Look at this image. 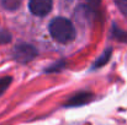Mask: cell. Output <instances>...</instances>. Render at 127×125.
I'll list each match as a JSON object with an SVG mask.
<instances>
[{
  "instance_id": "6da1fadb",
  "label": "cell",
  "mask_w": 127,
  "mask_h": 125,
  "mask_svg": "<svg viewBox=\"0 0 127 125\" xmlns=\"http://www.w3.org/2000/svg\"><path fill=\"white\" fill-rule=\"evenodd\" d=\"M49 33L59 43H68L75 38V28L65 17H54L49 23Z\"/></svg>"
},
{
  "instance_id": "7a4b0ae2",
  "label": "cell",
  "mask_w": 127,
  "mask_h": 125,
  "mask_svg": "<svg viewBox=\"0 0 127 125\" xmlns=\"http://www.w3.org/2000/svg\"><path fill=\"white\" fill-rule=\"evenodd\" d=\"M36 55H37V50L31 44L22 43V44H19L15 47V58L20 63H27V61L32 60Z\"/></svg>"
},
{
  "instance_id": "3957f363",
  "label": "cell",
  "mask_w": 127,
  "mask_h": 125,
  "mask_svg": "<svg viewBox=\"0 0 127 125\" xmlns=\"http://www.w3.org/2000/svg\"><path fill=\"white\" fill-rule=\"evenodd\" d=\"M52 1L49 0H32L29 2L30 11L36 16H46L52 10Z\"/></svg>"
},
{
  "instance_id": "277c9868",
  "label": "cell",
  "mask_w": 127,
  "mask_h": 125,
  "mask_svg": "<svg viewBox=\"0 0 127 125\" xmlns=\"http://www.w3.org/2000/svg\"><path fill=\"white\" fill-rule=\"evenodd\" d=\"M91 93L88 92H80L73 97H70V99L68 101L67 106H80V104H85L86 102H89L91 99Z\"/></svg>"
},
{
  "instance_id": "5b68a950",
  "label": "cell",
  "mask_w": 127,
  "mask_h": 125,
  "mask_svg": "<svg viewBox=\"0 0 127 125\" xmlns=\"http://www.w3.org/2000/svg\"><path fill=\"white\" fill-rule=\"evenodd\" d=\"M2 6L6 9V10H15L16 7L20 6V1L17 0H4L2 1Z\"/></svg>"
},
{
  "instance_id": "8992f818",
  "label": "cell",
  "mask_w": 127,
  "mask_h": 125,
  "mask_svg": "<svg viewBox=\"0 0 127 125\" xmlns=\"http://www.w3.org/2000/svg\"><path fill=\"white\" fill-rule=\"evenodd\" d=\"M12 79L10 76H6V77H1L0 79V96L5 92V89L9 87V85L11 83Z\"/></svg>"
},
{
  "instance_id": "52a82bcc",
  "label": "cell",
  "mask_w": 127,
  "mask_h": 125,
  "mask_svg": "<svg viewBox=\"0 0 127 125\" xmlns=\"http://www.w3.org/2000/svg\"><path fill=\"white\" fill-rule=\"evenodd\" d=\"M115 4L119 7V10L121 11V14L127 18V0H125V1H115Z\"/></svg>"
},
{
  "instance_id": "ba28073f",
  "label": "cell",
  "mask_w": 127,
  "mask_h": 125,
  "mask_svg": "<svg viewBox=\"0 0 127 125\" xmlns=\"http://www.w3.org/2000/svg\"><path fill=\"white\" fill-rule=\"evenodd\" d=\"M10 35L6 32V31H4V30H0V43H7V42L10 41Z\"/></svg>"
},
{
  "instance_id": "9c48e42d",
  "label": "cell",
  "mask_w": 127,
  "mask_h": 125,
  "mask_svg": "<svg viewBox=\"0 0 127 125\" xmlns=\"http://www.w3.org/2000/svg\"><path fill=\"white\" fill-rule=\"evenodd\" d=\"M109 55H110V50H106V52H105V54H104V56H102V58H99L100 60H97V63L95 64V66L104 65V64L107 61V59H109Z\"/></svg>"
}]
</instances>
